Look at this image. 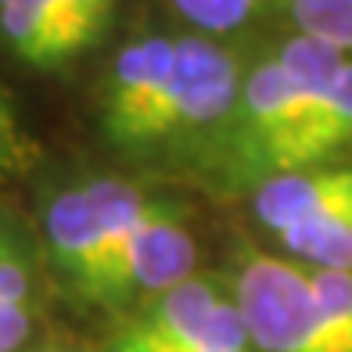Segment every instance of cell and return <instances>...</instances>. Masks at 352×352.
Returning <instances> with one entry per match:
<instances>
[{
	"instance_id": "8",
	"label": "cell",
	"mask_w": 352,
	"mask_h": 352,
	"mask_svg": "<svg viewBox=\"0 0 352 352\" xmlns=\"http://www.w3.org/2000/svg\"><path fill=\"white\" fill-rule=\"evenodd\" d=\"M292 14L306 36L352 54V0H292Z\"/></svg>"
},
{
	"instance_id": "10",
	"label": "cell",
	"mask_w": 352,
	"mask_h": 352,
	"mask_svg": "<svg viewBox=\"0 0 352 352\" xmlns=\"http://www.w3.org/2000/svg\"><path fill=\"white\" fill-rule=\"evenodd\" d=\"M33 162H36V144L19 122L4 90H0V180L22 176L25 169H33Z\"/></svg>"
},
{
	"instance_id": "14",
	"label": "cell",
	"mask_w": 352,
	"mask_h": 352,
	"mask_svg": "<svg viewBox=\"0 0 352 352\" xmlns=\"http://www.w3.org/2000/svg\"><path fill=\"white\" fill-rule=\"evenodd\" d=\"M241 352H255V349H241Z\"/></svg>"
},
{
	"instance_id": "9",
	"label": "cell",
	"mask_w": 352,
	"mask_h": 352,
	"mask_svg": "<svg viewBox=\"0 0 352 352\" xmlns=\"http://www.w3.org/2000/svg\"><path fill=\"white\" fill-rule=\"evenodd\" d=\"M116 4L119 0H69L65 22H61V65L90 51L116 14Z\"/></svg>"
},
{
	"instance_id": "12",
	"label": "cell",
	"mask_w": 352,
	"mask_h": 352,
	"mask_svg": "<svg viewBox=\"0 0 352 352\" xmlns=\"http://www.w3.org/2000/svg\"><path fill=\"white\" fill-rule=\"evenodd\" d=\"M104 352H148V349H140V345H133V342L119 338V334H111V342L104 345Z\"/></svg>"
},
{
	"instance_id": "5",
	"label": "cell",
	"mask_w": 352,
	"mask_h": 352,
	"mask_svg": "<svg viewBox=\"0 0 352 352\" xmlns=\"http://www.w3.org/2000/svg\"><path fill=\"white\" fill-rule=\"evenodd\" d=\"M345 209H352V158L270 176L255 190V216L277 241Z\"/></svg>"
},
{
	"instance_id": "7",
	"label": "cell",
	"mask_w": 352,
	"mask_h": 352,
	"mask_svg": "<svg viewBox=\"0 0 352 352\" xmlns=\"http://www.w3.org/2000/svg\"><path fill=\"white\" fill-rule=\"evenodd\" d=\"M69 0H0V33L14 58L36 69L61 65V22Z\"/></svg>"
},
{
	"instance_id": "1",
	"label": "cell",
	"mask_w": 352,
	"mask_h": 352,
	"mask_svg": "<svg viewBox=\"0 0 352 352\" xmlns=\"http://www.w3.org/2000/svg\"><path fill=\"white\" fill-rule=\"evenodd\" d=\"M162 198L148 195L126 180H90L69 187L47 205L43 212V237L51 248L58 274L69 280L76 295L101 277V270L116 259L144 216Z\"/></svg>"
},
{
	"instance_id": "4",
	"label": "cell",
	"mask_w": 352,
	"mask_h": 352,
	"mask_svg": "<svg viewBox=\"0 0 352 352\" xmlns=\"http://www.w3.org/2000/svg\"><path fill=\"white\" fill-rule=\"evenodd\" d=\"M198 245L187 230L184 209L162 198L144 216L140 227L126 237L101 277L94 280L83 298L98 306H130V302H151L155 295L169 292L180 280L195 277Z\"/></svg>"
},
{
	"instance_id": "2",
	"label": "cell",
	"mask_w": 352,
	"mask_h": 352,
	"mask_svg": "<svg viewBox=\"0 0 352 352\" xmlns=\"http://www.w3.org/2000/svg\"><path fill=\"white\" fill-rule=\"evenodd\" d=\"M230 295L255 352H345L320 309L313 270L302 263L248 252L237 263Z\"/></svg>"
},
{
	"instance_id": "11",
	"label": "cell",
	"mask_w": 352,
	"mask_h": 352,
	"mask_svg": "<svg viewBox=\"0 0 352 352\" xmlns=\"http://www.w3.org/2000/svg\"><path fill=\"white\" fill-rule=\"evenodd\" d=\"M263 4L266 0H176L184 19L205 33H227V29L248 22Z\"/></svg>"
},
{
	"instance_id": "6",
	"label": "cell",
	"mask_w": 352,
	"mask_h": 352,
	"mask_svg": "<svg viewBox=\"0 0 352 352\" xmlns=\"http://www.w3.org/2000/svg\"><path fill=\"white\" fill-rule=\"evenodd\" d=\"M176 61V40L144 36L119 54L101 98V130L116 148H133L144 116L151 111L158 90Z\"/></svg>"
},
{
	"instance_id": "13",
	"label": "cell",
	"mask_w": 352,
	"mask_h": 352,
	"mask_svg": "<svg viewBox=\"0 0 352 352\" xmlns=\"http://www.w3.org/2000/svg\"><path fill=\"white\" fill-rule=\"evenodd\" d=\"M36 352H72V349H65V345H58V342H47L43 349H36Z\"/></svg>"
},
{
	"instance_id": "3",
	"label": "cell",
	"mask_w": 352,
	"mask_h": 352,
	"mask_svg": "<svg viewBox=\"0 0 352 352\" xmlns=\"http://www.w3.org/2000/svg\"><path fill=\"white\" fill-rule=\"evenodd\" d=\"M241 90L237 61L219 43L190 36L176 40V61L162 90L144 116L130 151H158L216 122H227Z\"/></svg>"
}]
</instances>
